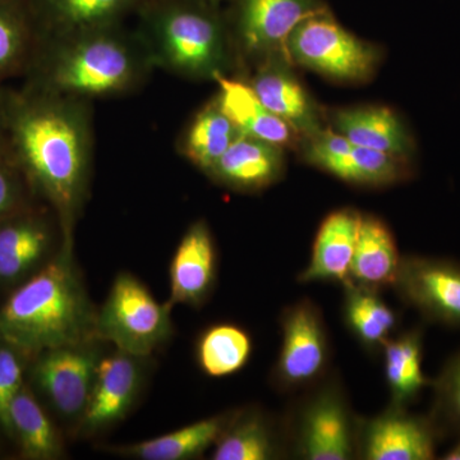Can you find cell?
<instances>
[{
  "label": "cell",
  "mask_w": 460,
  "mask_h": 460,
  "mask_svg": "<svg viewBox=\"0 0 460 460\" xmlns=\"http://www.w3.org/2000/svg\"><path fill=\"white\" fill-rule=\"evenodd\" d=\"M9 151L32 192L47 199L63 239H74L89 190L93 163V111L89 100L23 84H4Z\"/></svg>",
  "instance_id": "1"
},
{
  "label": "cell",
  "mask_w": 460,
  "mask_h": 460,
  "mask_svg": "<svg viewBox=\"0 0 460 460\" xmlns=\"http://www.w3.org/2000/svg\"><path fill=\"white\" fill-rule=\"evenodd\" d=\"M154 69L140 35L118 25L39 41L23 77L32 86L93 102L140 89Z\"/></svg>",
  "instance_id": "2"
},
{
  "label": "cell",
  "mask_w": 460,
  "mask_h": 460,
  "mask_svg": "<svg viewBox=\"0 0 460 460\" xmlns=\"http://www.w3.org/2000/svg\"><path fill=\"white\" fill-rule=\"evenodd\" d=\"M74 239L0 308V341L20 353L87 343L95 339L96 313L74 262Z\"/></svg>",
  "instance_id": "3"
},
{
  "label": "cell",
  "mask_w": 460,
  "mask_h": 460,
  "mask_svg": "<svg viewBox=\"0 0 460 460\" xmlns=\"http://www.w3.org/2000/svg\"><path fill=\"white\" fill-rule=\"evenodd\" d=\"M206 0H148L140 35L155 68L187 80H217L228 69L230 30Z\"/></svg>",
  "instance_id": "4"
},
{
  "label": "cell",
  "mask_w": 460,
  "mask_h": 460,
  "mask_svg": "<svg viewBox=\"0 0 460 460\" xmlns=\"http://www.w3.org/2000/svg\"><path fill=\"white\" fill-rule=\"evenodd\" d=\"M286 417L290 456L304 460L357 459L358 417L335 375L308 387Z\"/></svg>",
  "instance_id": "5"
},
{
  "label": "cell",
  "mask_w": 460,
  "mask_h": 460,
  "mask_svg": "<svg viewBox=\"0 0 460 460\" xmlns=\"http://www.w3.org/2000/svg\"><path fill=\"white\" fill-rule=\"evenodd\" d=\"M172 307L169 302L160 304L137 278L120 272L96 313L95 339L144 358L171 337Z\"/></svg>",
  "instance_id": "6"
},
{
  "label": "cell",
  "mask_w": 460,
  "mask_h": 460,
  "mask_svg": "<svg viewBox=\"0 0 460 460\" xmlns=\"http://www.w3.org/2000/svg\"><path fill=\"white\" fill-rule=\"evenodd\" d=\"M286 53L298 65L341 81L367 80L378 62L376 48L348 32L326 9L293 30Z\"/></svg>",
  "instance_id": "7"
},
{
  "label": "cell",
  "mask_w": 460,
  "mask_h": 460,
  "mask_svg": "<svg viewBox=\"0 0 460 460\" xmlns=\"http://www.w3.org/2000/svg\"><path fill=\"white\" fill-rule=\"evenodd\" d=\"M280 326L279 356L272 371L275 386L293 393L328 376L332 345L319 305L308 298L288 305Z\"/></svg>",
  "instance_id": "8"
},
{
  "label": "cell",
  "mask_w": 460,
  "mask_h": 460,
  "mask_svg": "<svg viewBox=\"0 0 460 460\" xmlns=\"http://www.w3.org/2000/svg\"><path fill=\"white\" fill-rule=\"evenodd\" d=\"M396 295L423 319L460 329V263L438 257L402 256L393 284Z\"/></svg>",
  "instance_id": "9"
},
{
  "label": "cell",
  "mask_w": 460,
  "mask_h": 460,
  "mask_svg": "<svg viewBox=\"0 0 460 460\" xmlns=\"http://www.w3.org/2000/svg\"><path fill=\"white\" fill-rule=\"evenodd\" d=\"M441 438L429 414L411 413L408 408L390 404L377 416L358 419L357 459H434Z\"/></svg>",
  "instance_id": "10"
},
{
  "label": "cell",
  "mask_w": 460,
  "mask_h": 460,
  "mask_svg": "<svg viewBox=\"0 0 460 460\" xmlns=\"http://www.w3.org/2000/svg\"><path fill=\"white\" fill-rule=\"evenodd\" d=\"M325 9L319 0H235L232 32L244 56L286 58L293 30Z\"/></svg>",
  "instance_id": "11"
},
{
  "label": "cell",
  "mask_w": 460,
  "mask_h": 460,
  "mask_svg": "<svg viewBox=\"0 0 460 460\" xmlns=\"http://www.w3.org/2000/svg\"><path fill=\"white\" fill-rule=\"evenodd\" d=\"M90 343L44 350L33 366V380L66 419H83L89 404L102 359Z\"/></svg>",
  "instance_id": "12"
},
{
  "label": "cell",
  "mask_w": 460,
  "mask_h": 460,
  "mask_svg": "<svg viewBox=\"0 0 460 460\" xmlns=\"http://www.w3.org/2000/svg\"><path fill=\"white\" fill-rule=\"evenodd\" d=\"M148 0H27L39 41L123 25Z\"/></svg>",
  "instance_id": "13"
},
{
  "label": "cell",
  "mask_w": 460,
  "mask_h": 460,
  "mask_svg": "<svg viewBox=\"0 0 460 460\" xmlns=\"http://www.w3.org/2000/svg\"><path fill=\"white\" fill-rule=\"evenodd\" d=\"M140 358L117 350L100 359L89 404L81 423L95 432L119 422L131 411L141 386Z\"/></svg>",
  "instance_id": "14"
},
{
  "label": "cell",
  "mask_w": 460,
  "mask_h": 460,
  "mask_svg": "<svg viewBox=\"0 0 460 460\" xmlns=\"http://www.w3.org/2000/svg\"><path fill=\"white\" fill-rule=\"evenodd\" d=\"M248 84L262 104L283 119L296 135L310 138L323 129L316 105L288 69L283 56L262 60Z\"/></svg>",
  "instance_id": "15"
},
{
  "label": "cell",
  "mask_w": 460,
  "mask_h": 460,
  "mask_svg": "<svg viewBox=\"0 0 460 460\" xmlns=\"http://www.w3.org/2000/svg\"><path fill=\"white\" fill-rule=\"evenodd\" d=\"M361 220L362 215L353 208L329 214L314 238L310 262L296 278L298 283H348Z\"/></svg>",
  "instance_id": "16"
},
{
  "label": "cell",
  "mask_w": 460,
  "mask_h": 460,
  "mask_svg": "<svg viewBox=\"0 0 460 460\" xmlns=\"http://www.w3.org/2000/svg\"><path fill=\"white\" fill-rule=\"evenodd\" d=\"M217 261V248L208 224L204 220L193 223L172 255L169 304L201 305L213 289Z\"/></svg>",
  "instance_id": "17"
},
{
  "label": "cell",
  "mask_w": 460,
  "mask_h": 460,
  "mask_svg": "<svg viewBox=\"0 0 460 460\" xmlns=\"http://www.w3.org/2000/svg\"><path fill=\"white\" fill-rule=\"evenodd\" d=\"M290 456L286 420L259 410L232 413L215 443L214 460H272Z\"/></svg>",
  "instance_id": "18"
},
{
  "label": "cell",
  "mask_w": 460,
  "mask_h": 460,
  "mask_svg": "<svg viewBox=\"0 0 460 460\" xmlns=\"http://www.w3.org/2000/svg\"><path fill=\"white\" fill-rule=\"evenodd\" d=\"M53 238L49 217L29 206L0 223V280L25 277L47 255Z\"/></svg>",
  "instance_id": "19"
},
{
  "label": "cell",
  "mask_w": 460,
  "mask_h": 460,
  "mask_svg": "<svg viewBox=\"0 0 460 460\" xmlns=\"http://www.w3.org/2000/svg\"><path fill=\"white\" fill-rule=\"evenodd\" d=\"M283 153L277 145L241 135L208 172L217 183L237 190H259L279 180Z\"/></svg>",
  "instance_id": "20"
},
{
  "label": "cell",
  "mask_w": 460,
  "mask_h": 460,
  "mask_svg": "<svg viewBox=\"0 0 460 460\" xmlns=\"http://www.w3.org/2000/svg\"><path fill=\"white\" fill-rule=\"evenodd\" d=\"M215 81L219 84L217 98L220 107L241 135L279 147L293 141L296 133L262 104L250 84L226 75H219Z\"/></svg>",
  "instance_id": "21"
},
{
  "label": "cell",
  "mask_w": 460,
  "mask_h": 460,
  "mask_svg": "<svg viewBox=\"0 0 460 460\" xmlns=\"http://www.w3.org/2000/svg\"><path fill=\"white\" fill-rule=\"evenodd\" d=\"M401 261L402 256L389 226L376 217L362 215L349 281L375 292L393 288Z\"/></svg>",
  "instance_id": "22"
},
{
  "label": "cell",
  "mask_w": 460,
  "mask_h": 460,
  "mask_svg": "<svg viewBox=\"0 0 460 460\" xmlns=\"http://www.w3.org/2000/svg\"><path fill=\"white\" fill-rule=\"evenodd\" d=\"M381 353L390 404L410 408L432 383L423 372V329L407 330L387 339Z\"/></svg>",
  "instance_id": "23"
},
{
  "label": "cell",
  "mask_w": 460,
  "mask_h": 460,
  "mask_svg": "<svg viewBox=\"0 0 460 460\" xmlns=\"http://www.w3.org/2000/svg\"><path fill=\"white\" fill-rule=\"evenodd\" d=\"M334 126L354 146L374 148L401 157L410 154V136L390 109H344L334 114Z\"/></svg>",
  "instance_id": "24"
},
{
  "label": "cell",
  "mask_w": 460,
  "mask_h": 460,
  "mask_svg": "<svg viewBox=\"0 0 460 460\" xmlns=\"http://www.w3.org/2000/svg\"><path fill=\"white\" fill-rule=\"evenodd\" d=\"M230 416L232 413L208 417L169 434L118 447L115 452L142 460L193 459L217 443Z\"/></svg>",
  "instance_id": "25"
},
{
  "label": "cell",
  "mask_w": 460,
  "mask_h": 460,
  "mask_svg": "<svg viewBox=\"0 0 460 460\" xmlns=\"http://www.w3.org/2000/svg\"><path fill=\"white\" fill-rule=\"evenodd\" d=\"M239 136L237 127L224 113L215 96L190 120L178 146L190 164L208 174Z\"/></svg>",
  "instance_id": "26"
},
{
  "label": "cell",
  "mask_w": 460,
  "mask_h": 460,
  "mask_svg": "<svg viewBox=\"0 0 460 460\" xmlns=\"http://www.w3.org/2000/svg\"><path fill=\"white\" fill-rule=\"evenodd\" d=\"M343 317L347 329L368 352H378L392 338L399 317L378 292L348 281L343 286Z\"/></svg>",
  "instance_id": "27"
},
{
  "label": "cell",
  "mask_w": 460,
  "mask_h": 460,
  "mask_svg": "<svg viewBox=\"0 0 460 460\" xmlns=\"http://www.w3.org/2000/svg\"><path fill=\"white\" fill-rule=\"evenodd\" d=\"M38 44L27 0H0V84L25 75Z\"/></svg>",
  "instance_id": "28"
},
{
  "label": "cell",
  "mask_w": 460,
  "mask_h": 460,
  "mask_svg": "<svg viewBox=\"0 0 460 460\" xmlns=\"http://www.w3.org/2000/svg\"><path fill=\"white\" fill-rule=\"evenodd\" d=\"M11 426L26 458L51 460L62 456V440L56 428L25 385L12 402Z\"/></svg>",
  "instance_id": "29"
},
{
  "label": "cell",
  "mask_w": 460,
  "mask_h": 460,
  "mask_svg": "<svg viewBox=\"0 0 460 460\" xmlns=\"http://www.w3.org/2000/svg\"><path fill=\"white\" fill-rule=\"evenodd\" d=\"M252 341L234 323H217L204 332L198 343V362L210 377L237 374L250 361Z\"/></svg>",
  "instance_id": "30"
},
{
  "label": "cell",
  "mask_w": 460,
  "mask_h": 460,
  "mask_svg": "<svg viewBox=\"0 0 460 460\" xmlns=\"http://www.w3.org/2000/svg\"><path fill=\"white\" fill-rule=\"evenodd\" d=\"M402 159L374 148L353 146L347 155L330 160L321 168L350 183L384 186L404 177Z\"/></svg>",
  "instance_id": "31"
},
{
  "label": "cell",
  "mask_w": 460,
  "mask_h": 460,
  "mask_svg": "<svg viewBox=\"0 0 460 460\" xmlns=\"http://www.w3.org/2000/svg\"><path fill=\"white\" fill-rule=\"evenodd\" d=\"M432 405L429 416L441 438L460 436V350L445 363L440 374L431 383Z\"/></svg>",
  "instance_id": "32"
},
{
  "label": "cell",
  "mask_w": 460,
  "mask_h": 460,
  "mask_svg": "<svg viewBox=\"0 0 460 460\" xmlns=\"http://www.w3.org/2000/svg\"><path fill=\"white\" fill-rule=\"evenodd\" d=\"M0 341V426L12 435L11 404L23 386V366L20 354Z\"/></svg>",
  "instance_id": "33"
},
{
  "label": "cell",
  "mask_w": 460,
  "mask_h": 460,
  "mask_svg": "<svg viewBox=\"0 0 460 460\" xmlns=\"http://www.w3.org/2000/svg\"><path fill=\"white\" fill-rule=\"evenodd\" d=\"M26 190H31L11 151L0 155V223L25 208Z\"/></svg>",
  "instance_id": "34"
},
{
  "label": "cell",
  "mask_w": 460,
  "mask_h": 460,
  "mask_svg": "<svg viewBox=\"0 0 460 460\" xmlns=\"http://www.w3.org/2000/svg\"><path fill=\"white\" fill-rule=\"evenodd\" d=\"M3 89H4V84H0V155L9 151L7 127H5L4 102H3Z\"/></svg>",
  "instance_id": "35"
},
{
  "label": "cell",
  "mask_w": 460,
  "mask_h": 460,
  "mask_svg": "<svg viewBox=\"0 0 460 460\" xmlns=\"http://www.w3.org/2000/svg\"><path fill=\"white\" fill-rule=\"evenodd\" d=\"M444 460H460V436L458 438V443L454 445L452 449L449 450V452L445 453V456H443Z\"/></svg>",
  "instance_id": "36"
},
{
  "label": "cell",
  "mask_w": 460,
  "mask_h": 460,
  "mask_svg": "<svg viewBox=\"0 0 460 460\" xmlns=\"http://www.w3.org/2000/svg\"><path fill=\"white\" fill-rule=\"evenodd\" d=\"M206 2L211 3V4L217 5L220 2H223V0H206Z\"/></svg>",
  "instance_id": "37"
}]
</instances>
